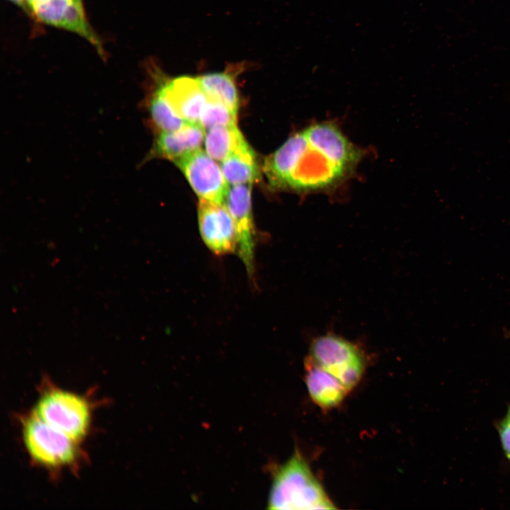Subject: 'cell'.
<instances>
[{
	"instance_id": "17",
	"label": "cell",
	"mask_w": 510,
	"mask_h": 510,
	"mask_svg": "<svg viewBox=\"0 0 510 510\" xmlns=\"http://www.w3.org/2000/svg\"><path fill=\"white\" fill-rule=\"evenodd\" d=\"M72 0H40L30 6L42 22L60 28L64 15Z\"/></svg>"
},
{
	"instance_id": "15",
	"label": "cell",
	"mask_w": 510,
	"mask_h": 510,
	"mask_svg": "<svg viewBox=\"0 0 510 510\" xmlns=\"http://www.w3.org/2000/svg\"><path fill=\"white\" fill-rule=\"evenodd\" d=\"M148 110L153 125L159 132L176 131L188 123L157 88L149 101Z\"/></svg>"
},
{
	"instance_id": "20",
	"label": "cell",
	"mask_w": 510,
	"mask_h": 510,
	"mask_svg": "<svg viewBox=\"0 0 510 510\" xmlns=\"http://www.w3.org/2000/svg\"><path fill=\"white\" fill-rule=\"evenodd\" d=\"M25 1L28 3V4L29 6H30V5L33 4V3L37 2V1H40V0H25Z\"/></svg>"
},
{
	"instance_id": "6",
	"label": "cell",
	"mask_w": 510,
	"mask_h": 510,
	"mask_svg": "<svg viewBox=\"0 0 510 510\" xmlns=\"http://www.w3.org/2000/svg\"><path fill=\"white\" fill-rule=\"evenodd\" d=\"M198 215L200 236L212 252L226 255L237 249L235 224L224 203L200 199Z\"/></svg>"
},
{
	"instance_id": "1",
	"label": "cell",
	"mask_w": 510,
	"mask_h": 510,
	"mask_svg": "<svg viewBox=\"0 0 510 510\" xmlns=\"http://www.w3.org/2000/svg\"><path fill=\"white\" fill-rule=\"evenodd\" d=\"M363 155L339 125L317 122L291 135L267 157L264 170L275 188L329 192L352 177Z\"/></svg>"
},
{
	"instance_id": "10",
	"label": "cell",
	"mask_w": 510,
	"mask_h": 510,
	"mask_svg": "<svg viewBox=\"0 0 510 510\" xmlns=\"http://www.w3.org/2000/svg\"><path fill=\"white\" fill-rule=\"evenodd\" d=\"M206 131L198 124L187 123L174 132H159L150 155L174 163L200 149Z\"/></svg>"
},
{
	"instance_id": "12",
	"label": "cell",
	"mask_w": 510,
	"mask_h": 510,
	"mask_svg": "<svg viewBox=\"0 0 510 510\" xmlns=\"http://www.w3.org/2000/svg\"><path fill=\"white\" fill-rule=\"evenodd\" d=\"M204 144L207 154L220 162L248 144L237 125L206 130Z\"/></svg>"
},
{
	"instance_id": "3",
	"label": "cell",
	"mask_w": 510,
	"mask_h": 510,
	"mask_svg": "<svg viewBox=\"0 0 510 510\" xmlns=\"http://www.w3.org/2000/svg\"><path fill=\"white\" fill-rule=\"evenodd\" d=\"M22 431L26 448L39 465L58 468L72 465L77 459L78 441L34 414L23 420Z\"/></svg>"
},
{
	"instance_id": "19",
	"label": "cell",
	"mask_w": 510,
	"mask_h": 510,
	"mask_svg": "<svg viewBox=\"0 0 510 510\" xmlns=\"http://www.w3.org/2000/svg\"><path fill=\"white\" fill-rule=\"evenodd\" d=\"M11 1H12L14 2L15 4H18V5H20V6H22V5L23 4V0H11Z\"/></svg>"
},
{
	"instance_id": "21",
	"label": "cell",
	"mask_w": 510,
	"mask_h": 510,
	"mask_svg": "<svg viewBox=\"0 0 510 510\" xmlns=\"http://www.w3.org/2000/svg\"><path fill=\"white\" fill-rule=\"evenodd\" d=\"M505 334H506V336H508L509 337H510V332H506L505 333Z\"/></svg>"
},
{
	"instance_id": "11",
	"label": "cell",
	"mask_w": 510,
	"mask_h": 510,
	"mask_svg": "<svg viewBox=\"0 0 510 510\" xmlns=\"http://www.w3.org/2000/svg\"><path fill=\"white\" fill-rule=\"evenodd\" d=\"M305 382L312 401L324 409L338 406L349 392L334 375L307 359Z\"/></svg>"
},
{
	"instance_id": "2",
	"label": "cell",
	"mask_w": 510,
	"mask_h": 510,
	"mask_svg": "<svg viewBox=\"0 0 510 510\" xmlns=\"http://www.w3.org/2000/svg\"><path fill=\"white\" fill-rule=\"evenodd\" d=\"M267 504L269 509H336L298 450L275 471Z\"/></svg>"
},
{
	"instance_id": "7",
	"label": "cell",
	"mask_w": 510,
	"mask_h": 510,
	"mask_svg": "<svg viewBox=\"0 0 510 510\" xmlns=\"http://www.w3.org/2000/svg\"><path fill=\"white\" fill-rule=\"evenodd\" d=\"M200 199L224 203L230 185L220 166L199 149L175 162Z\"/></svg>"
},
{
	"instance_id": "18",
	"label": "cell",
	"mask_w": 510,
	"mask_h": 510,
	"mask_svg": "<svg viewBox=\"0 0 510 510\" xmlns=\"http://www.w3.org/2000/svg\"><path fill=\"white\" fill-rule=\"evenodd\" d=\"M499 434L504 452L510 460V407L499 424Z\"/></svg>"
},
{
	"instance_id": "14",
	"label": "cell",
	"mask_w": 510,
	"mask_h": 510,
	"mask_svg": "<svg viewBox=\"0 0 510 510\" xmlns=\"http://www.w3.org/2000/svg\"><path fill=\"white\" fill-rule=\"evenodd\" d=\"M220 163L229 185L251 184L259 177L255 153L249 144Z\"/></svg>"
},
{
	"instance_id": "16",
	"label": "cell",
	"mask_w": 510,
	"mask_h": 510,
	"mask_svg": "<svg viewBox=\"0 0 510 510\" xmlns=\"http://www.w3.org/2000/svg\"><path fill=\"white\" fill-rule=\"evenodd\" d=\"M237 121V113L208 98L200 115L199 125L206 131L216 126L236 125Z\"/></svg>"
},
{
	"instance_id": "13",
	"label": "cell",
	"mask_w": 510,
	"mask_h": 510,
	"mask_svg": "<svg viewBox=\"0 0 510 510\" xmlns=\"http://www.w3.org/2000/svg\"><path fill=\"white\" fill-rule=\"evenodd\" d=\"M234 74L227 69L224 72L205 74L197 79L208 98L218 101L237 113L239 95Z\"/></svg>"
},
{
	"instance_id": "5",
	"label": "cell",
	"mask_w": 510,
	"mask_h": 510,
	"mask_svg": "<svg viewBox=\"0 0 510 510\" xmlns=\"http://www.w3.org/2000/svg\"><path fill=\"white\" fill-rule=\"evenodd\" d=\"M90 414V407L84 397L59 388L43 392L34 410L39 419L77 441L89 430Z\"/></svg>"
},
{
	"instance_id": "9",
	"label": "cell",
	"mask_w": 510,
	"mask_h": 510,
	"mask_svg": "<svg viewBox=\"0 0 510 510\" xmlns=\"http://www.w3.org/2000/svg\"><path fill=\"white\" fill-rule=\"evenodd\" d=\"M187 123L199 125L208 97L197 77L188 76L160 81L157 87Z\"/></svg>"
},
{
	"instance_id": "4",
	"label": "cell",
	"mask_w": 510,
	"mask_h": 510,
	"mask_svg": "<svg viewBox=\"0 0 510 510\" xmlns=\"http://www.w3.org/2000/svg\"><path fill=\"white\" fill-rule=\"evenodd\" d=\"M307 359L336 378L348 391L361 380L366 363L356 344L334 334L314 339Z\"/></svg>"
},
{
	"instance_id": "8",
	"label": "cell",
	"mask_w": 510,
	"mask_h": 510,
	"mask_svg": "<svg viewBox=\"0 0 510 510\" xmlns=\"http://www.w3.org/2000/svg\"><path fill=\"white\" fill-rule=\"evenodd\" d=\"M251 189V184L230 185L224 203L235 224L239 256L252 278L254 274L255 231Z\"/></svg>"
}]
</instances>
